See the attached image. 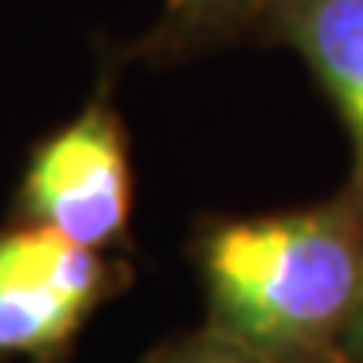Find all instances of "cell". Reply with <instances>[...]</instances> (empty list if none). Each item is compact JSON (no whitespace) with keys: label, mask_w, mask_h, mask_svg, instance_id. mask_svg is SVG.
<instances>
[{"label":"cell","mask_w":363,"mask_h":363,"mask_svg":"<svg viewBox=\"0 0 363 363\" xmlns=\"http://www.w3.org/2000/svg\"><path fill=\"white\" fill-rule=\"evenodd\" d=\"M208 326L256 363H349L363 304V204L334 201L196 234Z\"/></svg>","instance_id":"cell-1"},{"label":"cell","mask_w":363,"mask_h":363,"mask_svg":"<svg viewBox=\"0 0 363 363\" xmlns=\"http://www.w3.org/2000/svg\"><path fill=\"white\" fill-rule=\"evenodd\" d=\"M130 201L134 174L126 130L111 96L96 93L34 148L19 186V216L104 252L126 238Z\"/></svg>","instance_id":"cell-3"},{"label":"cell","mask_w":363,"mask_h":363,"mask_svg":"<svg viewBox=\"0 0 363 363\" xmlns=\"http://www.w3.org/2000/svg\"><path fill=\"white\" fill-rule=\"evenodd\" d=\"M130 267L38 223L0 230V356L56 363Z\"/></svg>","instance_id":"cell-2"},{"label":"cell","mask_w":363,"mask_h":363,"mask_svg":"<svg viewBox=\"0 0 363 363\" xmlns=\"http://www.w3.org/2000/svg\"><path fill=\"white\" fill-rule=\"evenodd\" d=\"M267 30L293 45L352 138L349 189L363 204V0H271Z\"/></svg>","instance_id":"cell-4"},{"label":"cell","mask_w":363,"mask_h":363,"mask_svg":"<svg viewBox=\"0 0 363 363\" xmlns=\"http://www.w3.org/2000/svg\"><path fill=\"white\" fill-rule=\"evenodd\" d=\"M152 363H256V359L245 356L238 345L223 341L219 334L204 330V334H193L186 341L167 345V349H163Z\"/></svg>","instance_id":"cell-6"},{"label":"cell","mask_w":363,"mask_h":363,"mask_svg":"<svg viewBox=\"0 0 363 363\" xmlns=\"http://www.w3.org/2000/svg\"><path fill=\"white\" fill-rule=\"evenodd\" d=\"M271 0H163L160 19L134 45L145 60H182L238 41L267 19Z\"/></svg>","instance_id":"cell-5"},{"label":"cell","mask_w":363,"mask_h":363,"mask_svg":"<svg viewBox=\"0 0 363 363\" xmlns=\"http://www.w3.org/2000/svg\"><path fill=\"white\" fill-rule=\"evenodd\" d=\"M349 363H363V304H359V315H356L352 337H349Z\"/></svg>","instance_id":"cell-7"}]
</instances>
